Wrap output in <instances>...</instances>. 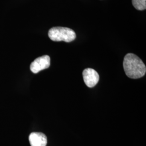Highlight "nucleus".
Listing matches in <instances>:
<instances>
[{
    "label": "nucleus",
    "mask_w": 146,
    "mask_h": 146,
    "mask_svg": "<svg viewBox=\"0 0 146 146\" xmlns=\"http://www.w3.org/2000/svg\"><path fill=\"white\" fill-rule=\"evenodd\" d=\"M123 65L125 74L129 78H141L146 74L145 64L140 58L134 54L129 53L125 55Z\"/></svg>",
    "instance_id": "nucleus-1"
},
{
    "label": "nucleus",
    "mask_w": 146,
    "mask_h": 146,
    "mask_svg": "<svg viewBox=\"0 0 146 146\" xmlns=\"http://www.w3.org/2000/svg\"><path fill=\"white\" fill-rule=\"evenodd\" d=\"M48 36L53 41L70 42L76 38V34L73 29L61 27L51 28L48 31Z\"/></svg>",
    "instance_id": "nucleus-2"
},
{
    "label": "nucleus",
    "mask_w": 146,
    "mask_h": 146,
    "mask_svg": "<svg viewBox=\"0 0 146 146\" xmlns=\"http://www.w3.org/2000/svg\"><path fill=\"white\" fill-rule=\"evenodd\" d=\"M50 64V58L48 55H43L37 58L31 63L30 68L34 74L40 72L42 70L49 68Z\"/></svg>",
    "instance_id": "nucleus-3"
},
{
    "label": "nucleus",
    "mask_w": 146,
    "mask_h": 146,
    "mask_svg": "<svg viewBox=\"0 0 146 146\" xmlns=\"http://www.w3.org/2000/svg\"><path fill=\"white\" fill-rule=\"evenodd\" d=\"M82 75L84 83L89 88L94 87L99 81V74L92 68L85 69L83 71Z\"/></svg>",
    "instance_id": "nucleus-4"
},
{
    "label": "nucleus",
    "mask_w": 146,
    "mask_h": 146,
    "mask_svg": "<svg viewBox=\"0 0 146 146\" xmlns=\"http://www.w3.org/2000/svg\"><path fill=\"white\" fill-rule=\"evenodd\" d=\"M29 140L31 146H47V136L42 133H31L29 136Z\"/></svg>",
    "instance_id": "nucleus-5"
},
{
    "label": "nucleus",
    "mask_w": 146,
    "mask_h": 146,
    "mask_svg": "<svg viewBox=\"0 0 146 146\" xmlns=\"http://www.w3.org/2000/svg\"><path fill=\"white\" fill-rule=\"evenodd\" d=\"M133 5L139 11L145 10L146 8V0H132Z\"/></svg>",
    "instance_id": "nucleus-6"
}]
</instances>
